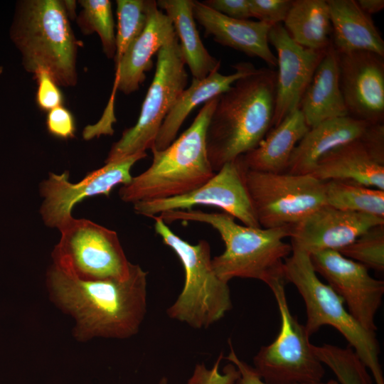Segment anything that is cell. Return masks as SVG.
<instances>
[{
  "label": "cell",
  "instance_id": "1",
  "mask_svg": "<svg viewBox=\"0 0 384 384\" xmlns=\"http://www.w3.org/2000/svg\"><path fill=\"white\" fill-rule=\"evenodd\" d=\"M147 275L134 264L127 279L82 281L53 265L46 283L53 302L74 319L78 341L127 338L137 334L146 314Z\"/></svg>",
  "mask_w": 384,
  "mask_h": 384
},
{
  "label": "cell",
  "instance_id": "2",
  "mask_svg": "<svg viewBox=\"0 0 384 384\" xmlns=\"http://www.w3.org/2000/svg\"><path fill=\"white\" fill-rule=\"evenodd\" d=\"M276 85L277 71L257 68L219 95L206 132L214 172L255 148L272 128Z\"/></svg>",
  "mask_w": 384,
  "mask_h": 384
},
{
  "label": "cell",
  "instance_id": "3",
  "mask_svg": "<svg viewBox=\"0 0 384 384\" xmlns=\"http://www.w3.org/2000/svg\"><path fill=\"white\" fill-rule=\"evenodd\" d=\"M158 216L166 224L194 221L215 229L224 242L225 250L211 262L216 275L225 282L238 277L258 279L268 285L273 280L284 278V262L292 252L291 244L284 241L289 237L290 228L240 225L225 212L173 210Z\"/></svg>",
  "mask_w": 384,
  "mask_h": 384
},
{
  "label": "cell",
  "instance_id": "4",
  "mask_svg": "<svg viewBox=\"0 0 384 384\" xmlns=\"http://www.w3.org/2000/svg\"><path fill=\"white\" fill-rule=\"evenodd\" d=\"M218 97L204 103L191 126L169 146L161 151L151 149V166L119 188L122 201L134 204L181 196L215 174L208 159L206 132Z\"/></svg>",
  "mask_w": 384,
  "mask_h": 384
},
{
  "label": "cell",
  "instance_id": "5",
  "mask_svg": "<svg viewBox=\"0 0 384 384\" xmlns=\"http://www.w3.org/2000/svg\"><path fill=\"white\" fill-rule=\"evenodd\" d=\"M10 36L27 72L45 70L64 87L77 83L76 59L81 43L75 37L62 1H19Z\"/></svg>",
  "mask_w": 384,
  "mask_h": 384
},
{
  "label": "cell",
  "instance_id": "6",
  "mask_svg": "<svg viewBox=\"0 0 384 384\" xmlns=\"http://www.w3.org/2000/svg\"><path fill=\"white\" fill-rule=\"evenodd\" d=\"M283 274L285 282L292 283L304 300L306 314L304 326L308 335L311 336L323 326L334 327L370 372L375 384H384L375 332L363 327L348 311L343 299L319 279L310 255L292 248L284 262Z\"/></svg>",
  "mask_w": 384,
  "mask_h": 384
},
{
  "label": "cell",
  "instance_id": "7",
  "mask_svg": "<svg viewBox=\"0 0 384 384\" xmlns=\"http://www.w3.org/2000/svg\"><path fill=\"white\" fill-rule=\"evenodd\" d=\"M154 230L179 258L185 274L183 289L167 309V315L196 329H207L221 319L232 307L228 282L214 272L210 247L204 240L191 245L175 234L158 215Z\"/></svg>",
  "mask_w": 384,
  "mask_h": 384
},
{
  "label": "cell",
  "instance_id": "8",
  "mask_svg": "<svg viewBox=\"0 0 384 384\" xmlns=\"http://www.w3.org/2000/svg\"><path fill=\"white\" fill-rule=\"evenodd\" d=\"M51 256L53 265L82 281L124 279L134 264L127 258L117 233L90 220L73 218L60 230Z\"/></svg>",
  "mask_w": 384,
  "mask_h": 384
},
{
  "label": "cell",
  "instance_id": "9",
  "mask_svg": "<svg viewBox=\"0 0 384 384\" xmlns=\"http://www.w3.org/2000/svg\"><path fill=\"white\" fill-rule=\"evenodd\" d=\"M284 278L271 282L280 314L276 338L262 346L253 358L252 366L268 384H319L325 370L315 355L305 326L292 315L287 303Z\"/></svg>",
  "mask_w": 384,
  "mask_h": 384
},
{
  "label": "cell",
  "instance_id": "10",
  "mask_svg": "<svg viewBox=\"0 0 384 384\" xmlns=\"http://www.w3.org/2000/svg\"><path fill=\"white\" fill-rule=\"evenodd\" d=\"M156 54L154 76L139 118L136 124L125 129L121 138L112 144L105 163L151 149L164 120L186 89L188 74L176 34Z\"/></svg>",
  "mask_w": 384,
  "mask_h": 384
},
{
  "label": "cell",
  "instance_id": "11",
  "mask_svg": "<svg viewBox=\"0 0 384 384\" xmlns=\"http://www.w3.org/2000/svg\"><path fill=\"white\" fill-rule=\"evenodd\" d=\"M260 226L291 228L325 204L324 182L310 174L244 171Z\"/></svg>",
  "mask_w": 384,
  "mask_h": 384
},
{
  "label": "cell",
  "instance_id": "12",
  "mask_svg": "<svg viewBox=\"0 0 384 384\" xmlns=\"http://www.w3.org/2000/svg\"><path fill=\"white\" fill-rule=\"evenodd\" d=\"M146 152L138 153L123 159L105 163L102 167L88 173L80 181H69V172L49 173L48 178L39 186L43 198L40 213L45 225L58 230L74 218V206L83 200L95 196H109L117 186L126 185L132 179L134 164L145 158Z\"/></svg>",
  "mask_w": 384,
  "mask_h": 384
},
{
  "label": "cell",
  "instance_id": "13",
  "mask_svg": "<svg viewBox=\"0 0 384 384\" xmlns=\"http://www.w3.org/2000/svg\"><path fill=\"white\" fill-rule=\"evenodd\" d=\"M245 166L241 156L225 164L206 183L176 197L139 201L133 204L137 214L151 218L173 210H190L211 206L240 220L245 225L261 228L257 222L244 180Z\"/></svg>",
  "mask_w": 384,
  "mask_h": 384
},
{
  "label": "cell",
  "instance_id": "14",
  "mask_svg": "<svg viewBox=\"0 0 384 384\" xmlns=\"http://www.w3.org/2000/svg\"><path fill=\"white\" fill-rule=\"evenodd\" d=\"M313 267L343 299L348 311L366 329L375 332V315L382 304L384 282L371 277L368 268L336 250L310 255Z\"/></svg>",
  "mask_w": 384,
  "mask_h": 384
},
{
  "label": "cell",
  "instance_id": "15",
  "mask_svg": "<svg viewBox=\"0 0 384 384\" xmlns=\"http://www.w3.org/2000/svg\"><path fill=\"white\" fill-rule=\"evenodd\" d=\"M310 175L384 191V124H373L362 137L331 149Z\"/></svg>",
  "mask_w": 384,
  "mask_h": 384
},
{
  "label": "cell",
  "instance_id": "16",
  "mask_svg": "<svg viewBox=\"0 0 384 384\" xmlns=\"http://www.w3.org/2000/svg\"><path fill=\"white\" fill-rule=\"evenodd\" d=\"M338 55L339 84L348 114L383 124L384 57L366 51Z\"/></svg>",
  "mask_w": 384,
  "mask_h": 384
},
{
  "label": "cell",
  "instance_id": "17",
  "mask_svg": "<svg viewBox=\"0 0 384 384\" xmlns=\"http://www.w3.org/2000/svg\"><path fill=\"white\" fill-rule=\"evenodd\" d=\"M268 41L277 51L278 71L272 127L299 109L302 97L325 50L304 48L294 42L282 23L271 27Z\"/></svg>",
  "mask_w": 384,
  "mask_h": 384
},
{
  "label": "cell",
  "instance_id": "18",
  "mask_svg": "<svg viewBox=\"0 0 384 384\" xmlns=\"http://www.w3.org/2000/svg\"><path fill=\"white\" fill-rule=\"evenodd\" d=\"M384 218L324 205L290 228L292 248L309 255L347 246Z\"/></svg>",
  "mask_w": 384,
  "mask_h": 384
},
{
  "label": "cell",
  "instance_id": "19",
  "mask_svg": "<svg viewBox=\"0 0 384 384\" xmlns=\"http://www.w3.org/2000/svg\"><path fill=\"white\" fill-rule=\"evenodd\" d=\"M175 36L171 19L158 8L156 1L147 0L145 28L115 64L117 89L125 95L137 91L145 80V73L152 68V56Z\"/></svg>",
  "mask_w": 384,
  "mask_h": 384
},
{
  "label": "cell",
  "instance_id": "20",
  "mask_svg": "<svg viewBox=\"0 0 384 384\" xmlns=\"http://www.w3.org/2000/svg\"><path fill=\"white\" fill-rule=\"evenodd\" d=\"M195 20L204 28L205 36L225 46L258 57L277 67V60L269 46L268 34L272 26L260 21L235 19L226 16L199 1H193Z\"/></svg>",
  "mask_w": 384,
  "mask_h": 384
},
{
  "label": "cell",
  "instance_id": "21",
  "mask_svg": "<svg viewBox=\"0 0 384 384\" xmlns=\"http://www.w3.org/2000/svg\"><path fill=\"white\" fill-rule=\"evenodd\" d=\"M373 124L349 115L321 122L310 128L297 144L286 172L310 174L324 154L362 137Z\"/></svg>",
  "mask_w": 384,
  "mask_h": 384
},
{
  "label": "cell",
  "instance_id": "22",
  "mask_svg": "<svg viewBox=\"0 0 384 384\" xmlns=\"http://www.w3.org/2000/svg\"><path fill=\"white\" fill-rule=\"evenodd\" d=\"M233 68L235 71L230 75H223L216 70L202 80L193 78L191 85L182 92L164 120L151 149L161 151L169 146L196 107L228 90L235 81L257 69L248 62L237 63Z\"/></svg>",
  "mask_w": 384,
  "mask_h": 384
},
{
  "label": "cell",
  "instance_id": "23",
  "mask_svg": "<svg viewBox=\"0 0 384 384\" xmlns=\"http://www.w3.org/2000/svg\"><path fill=\"white\" fill-rule=\"evenodd\" d=\"M299 110L310 128L348 115L339 84L338 55L331 42L302 97Z\"/></svg>",
  "mask_w": 384,
  "mask_h": 384
},
{
  "label": "cell",
  "instance_id": "24",
  "mask_svg": "<svg viewBox=\"0 0 384 384\" xmlns=\"http://www.w3.org/2000/svg\"><path fill=\"white\" fill-rule=\"evenodd\" d=\"M332 27L331 43L338 53L371 52L384 57V41L371 16L356 0H326Z\"/></svg>",
  "mask_w": 384,
  "mask_h": 384
},
{
  "label": "cell",
  "instance_id": "25",
  "mask_svg": "<svg viewBox=\"0 0 384 384\" xmlns=\"http://www.w3.org/2000/svg\"><path fill=\"white\" fill-rule=\"evenodd\" d=\"M310 127L299 109L270 129L258 145L241 156L245 166L252 171L284 173L297 144Z\"/></svg>",
  "mask_w": 384,
  "mask_h": 384
},
{
  "label": "cell",
  "instance_id": "26",
  "mask_svg": "<svg viewBox=\"0 0 384 384\" xmlns=\"http://www.w3.org/2000/svg\"><path fill=\"white\" fill-rule=\"evenodd\" d=\"M193 0H159L156 5L171 19L180 48L193 78L202 80L218 70L221 61L204 46L193 14Z\"/></svg>",
  "mask_w": 384,
  "mask_h": 384
},
{
  "label": "cell",
  "instance_id": "27",
  "mask_svg": "<svg viewBox=\"0 0 384 384\" xmlns=\"http://www.w3.org/2000/svg\"><path fill=\"white\" fill-rule=\"evenodd\" d=\"M283 26L291 38L304 48L325 50L331 42L326 0H293Z\"/></svg>",
  "mask_w": 384,
  "mask_h": 384
},
{
  "label": "cell",
  "instance_id": "28",
  "mask_svg": "<svg viewBox=\"0 0 384 384\" xmlns=\"http://www.w3.org/2000/svg\"><path fill=\"white\" fill-rule=\"evenodd\" d=\"M325 204L337 209L384 218V191L353 182H324Z\"/></svg>",
  "mask_w": 384,
  "mask_h": 384
},
{
  "label": "cell",
  "instance_id": "29",
  "mask_svg": "<svg viewBox=\"0 0 384 384\" xmlns=\"http://www.w3.org/2000/svg\"><path fill=\"white\" fill-rule=\"evenodd\" d=\"M322 363L329 367L341 384H372V375L351 347L341 348L324 343L312 346Z\"/></svg>",
  "mask_w": 384,
  "mask_h": 384
},
{
  "label": "cell",
  "instance_id": "30",
  "mask_svg": "<svg viewBox=\"0 0 384 384\" xmlns=\"http://www.w3.org/2000/svg\"><path fill=\"white\" fill-rule=\"evenodd\" d=\"M82 10L77 16V23L85 34L96 32L100 38L103 51L109 58H114L116 36L109 0H80Z\"/></svg>",
  "mask_w": 384,
  "mask_h": 384
},
{
  "label": "cell",
  "instance_id": "31",
  "mask_svg": "<svg viewBox=\"0 0 384 384\" xmlns=\"http://www.w3.org/2000/svg\"><path fill=\"white\" fill-rule=\"evenodd\" d=\"M115 64L145 28L147 0H117Z\"/></svg>",
  "mask_w": 384,
  "mask_h": 384
},
{
  "label": "cell",
  "instance_id": "32",
  "mask_svg": "<svg viewBox=\"0 0 384 384\" xmlns=\"http://www.w3.org/2000/svg\"><path fill=\"white\" fill-rule=\"evenodd\" d=\"M338 252L367 268L383 272L384 224L370 228Z\"/></svg>",
  "mask_w": 384,
  "mask_h": 384
},
{
  "label": "cell",
  "instance_id": "33",
  "mask_svg": "<svg viewBox=\"0 0 384 384\" xmlns=\"http://www.w3.org/2000/svg\"><path fill=\"white\" fill-rule=\"evenodd\" d=\"M293 0H249L252 17L271 26L284 23Z\"/></svg>",
  "mask_w": 384,
  "mask_h": 384
},
{
  "label": "cell",
  "instance_id": "34",
  "mask_svg": "<svg viewBox=\"0 0 384 384\" xmlns=\"http://www.w3.org/2000/svg\"><path fill=\"white\" fill-rule=\"evenodd\" d=\"M38 82L36 102L44 111H50L61 106L63 97L58 85L48 72L40 70L34 74Z\"/></svg>",
  "mask_w": 384,
  "mask_h": 384
},
{
  "label": "cell",
  "instance_id": "35",
  "mask_svg": "<svg viewBox=\"0 0 384 384\" xmlns=\"http://www.w3.org/2000/svg\"><path fill=\"white\" fill-rule=\"evenodd\" d=\"M46 127L49 134L55 137L68 139L75 137V119L72 113L63 105L48 112Z\"/></svg>",
  "mask_w": 384,
  "mask_h": 384
},
{
  "label": "cell",
  "instance_id": "36",
  "mask_svg": "<svg viewBox=\"0 0 384 384\" xmlns=\"http://www.w3.org/2000/svg\"><path fill=\"white\" fill-rule=\"evenodd\" d=\"M202 2L230 18L245 20L252 17L249 0H206Z\"/></svg>",
  "mask_w": 384,
  "mask_h": 384
},
{
  "label": "cell",
  "instance_id": "37",
  "mask_svg": "<svg viewBox=\"0 0 384 384\" xmlns=\"http://www.w3.org/2000/svg\"><path fill=\"white\" fill-rule=\"evenodd\" d=\"M116 90L113 89L108 105L100 120L94 125L86 127L82 132L83 138L90 140L101 135H112L113 124L116 122L114 114V101Z\"/></svg>",
  "mask_w": 384,
  "mask_h": 384
},
{
  "label": "cell",
  "instance_id": "38",
  "mask_svg": "<svg viewBox=\"0 0 384 384\" xmlns=\"http://www.w3.org/2000/svg\"><path fill=\"white\" fill-rule=\"evenodd\" d=\"M230 353L225 358L233 364L239 372V377L236 380L237 384H268L265 383L257 374L254 368L242 361L236 354L229 341ZM319 383V384H321Z\"/></svg>",
  "mask_w": 384,
  "mask_h": 384
},
{
  "label": "cell",
  "instance_id": "39",
  "mask_svg": "<svg viewBox=\"0 0 384 384\" xmlns=\"http://www.w3.org/2000/svg\"><path fill=\"white\" fill-rule=\"evenodd\" d=\"M356 1L360 8L370 16L377 14L384 9L383 0H358Z\"/></svg>",
  "mask_w": 384,
  "mask_h": 384
},
{
  "label": "cell",
  "instance_id": "40",
  "mask_svg": "<svg viewBox=\"0 0 384 384\" xmlns=\"http://www.w3.org/2000/svg\"><path fill=\"white\" fill-rule=\"evenodd\" d=\"M63 6L65 8V10L66 11V14L70 18L75 19L77 18L75 9L77 3L75 1L73 0H64L62 1Z\"/></svg>",
  "mask_w": 384,
  "mask_h": 384
},
{
  "label": "cell",
  "instance_id": "41",
  "mask_svg": "<svg viewBox=\"0 0 384 384\" xmlns=\"http://www.w3.org/2000/svg\"><path fill=\"white\" fill-rule=\"evenodd\" d=\"M321 384H339L337 380H335L334 379H331L325 383H321Z\"/></svg>",
  "mask_w": 384,
  "mask_h": 384
},
{
  "label": "cell",
  "instance_id": "42",
  "mask_svg": "<svg viewBox=\"0 0 384 384\" xmlns=\"http://www.w3.org/2000/svg\"><path fill=\"white\" fill-rule=\"evenodd\" d=\"M159 384H167V379L166 378H162Z\"/></svg>",
  "mask_w": 384,
  "mask_h": 384
},
{
  "label": "cell",
  "instance_id": "43",
  "mask_svg": "<svg viewBox=\"0 0 384 384\" xmlns=\"http://www.w3.org/2000/svg\"><path fill=\"white\" fill-rule=\"evenodd\" d=\"M2 72H3V68L0 66V75L2 73Z\"/></svg>",
  "mask_w": 384,
  "mask_h": 384
}]
</instances>
